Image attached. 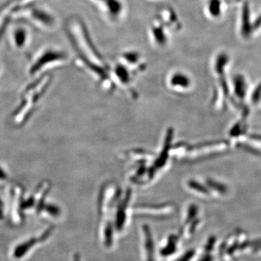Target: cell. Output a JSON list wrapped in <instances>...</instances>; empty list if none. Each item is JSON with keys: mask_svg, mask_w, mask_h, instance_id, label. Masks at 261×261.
Instances as JSON below:
<instances>
[{"mask_svg": "<svg viewBox=\"0 0 261 261\" xmlns=\"http://www.w3.org/2000/svg\"><path fill=\"white\" fill-rule=\"evenodd\" d=\"M70 42L77 53L80 65L89 70L97 79L106 84L113 85L109 68L92 41V37L84 23L74 19L67 27Z\"/></svg>", "mask_w": 261, "mask_h": 261, "instance_id": "obj_1", "label": "cell"}, {"mask_svg": "<svg viewBox=\"0 0 261 261\" xmlns=\"http://www.w3.org/2000/svg\"><path fill=\"white\" fill-rule=\"evenodd\" d=\"M181 28L177 18L168 10L161 9L152 20L150 36L152 41L158 47H165L168 41L169 31H177Z\"/></svg>", "mask_w": 261, "mask_h": 261, "instance_id": "obj_2", "label": "cell"}, {"mask_svg": "<svg viewBox=\"0 0 261 261\" xmlns=\"http://www.w3.org/2000/svg\"><path fill=\"white\" fill-rule=\"evenodd\" d=\"M66 55L63 52L57 51V50H47L37 60L31 68L32 74H35L40 69L44 68L45 65L53 62H61L65 60Z\"/></svg>", "mask_w": 261, "mask_h": 261, "instance_id": "obj_3", "label": "cell"}, {"mask_svg": "<svg viewBox=\"0 0 261 261\" xmlns=\"http://www.w3.org/2000/svg\"><path fill=\"white\" fill-rule=\"evenodd\" d=\"M113 19L119 17L123 12V3L120 0H93Z\"/></svg>", "mask_w": 261, "mask_h": 261, "instance_id": "obj_4", "label": "cell"}, {"mask_svg": "<svg viewBox=\"0 0 261 261\" xmlns=\"http://www.w3.org/2000/svg\"><path fill=\"white\" fill-rule=\"evenodd\" d=\"M31 17L36 21L45 27H52L55 24V19L51 14L43 9L34 7L31 10Z\"/></svg>", "mask_w": 261, "mask_h": 261, "instance_id": "obj_5", "label": "cell"}, {"mask_svg": "<svg viewBox=\"0 0 261 261\" xmlns=\"http://www.w3.org/2000/svg\"><path fill=\"white\" fill-rule=\"evenodd\" d=\"M27 40H28V33L24 28L19 27L15 30L13 32V41L16 47L22 48L24 47Z\"/></svg>", "mask_w": 261, "mask_h": 261, "instance_id": "obj_6", "label": "cell"}, {"mask_svg": "<svg viewBox=\"0 0 261 261\" xmlns=\"http://www.w3.org/2000/svg\"><path fill=\"white\" fill-rule=\"evenodd\" d=\"M170 83L174 88H178V86H180V88H186L189 86V80L186 76L177 73L170 79Z\"/></svg>", "mask_w": 261, "mask_h": 261, "instance_id": "obj_7", "label": "cell"}, {"mask_svg": "<svg viewBox=\"0 0 261 261\" xmlns=\"http://www.w3.org/2000/svg\"><path fill=\"white\" fill-rule=\"evenodd\" d=\"M209 11L213 16H219L220 13V2L219 0H210L209 2Z\"/></svg>", "mask_w": 261, "mask_h": 261, "instance_id": "obj_8", "label": "cell"}, {"mask_svg": "<svg viewBox=\"0 0 261 261\" xmlns=\"http://www.w3.org/2000/svg\"><path fill=\"white\" fill-rule=\"evenodd\" d=\"M146 235H147V248L148 251L149 261H153V243L151 235L148 229L146 228Z\"/></svg>", "mask_w": 261, "mask_h": 261, "instance_id": "obj_9", "label": "cell"}, {"mask_svg": "<svg viewBox=\"0 0 261 261\" xmlns=\"http://www.w3.org/2000/svg\"><path fill=\"white\" fill-rule=\"evenodd\" d=\"M174 240H175L174 237H171L170 239L169 244L162 250V254L164 256H169L175 251V241Z\"/></svg>", "mask_w": 261, "mask_h": 261, "instance_id": "obj_10", "label": "cell"}, {"mask_svg": "<svg viewBox=\"0 0 261 261\" xmlns=\"http://www.w3.org/2000/svg\"><path fill=\"white\" fill-rule=\"evenodd\" d=\"M112 235H113V230H112L111 225H107L105 229L106 244L107 246L111 245Z\"/></svg>", "mask_w": 261, "mask_h": 261, "instance_id": "obj_11", "label": "cell"}, {"mask_svg": "<svg viewBox=\"0 0 261 261\" xmlns=\"http://www.w3.org/2000/svg\"><path fill=\"white\" fill-rule=\"evenodd\" d=\"M193 255L194 251L188 252L186 254H185L184 256H183V257L181 258V259H180V260H179L178 261H188L189 260V259H191V258H192Z\"/></svg>", "mask_w": 261, "mask_h": 261, "instance_id": "obj_12", "label": "cell"}, {"mask_svg": "<svg viewBox=\"0 0 261 261\" xmlns=\"http://www.w3.org/2000/svg\"><path fill=\"white\" fill-rule=\"evenodd\" d=\"M211 259L210 257L205 258V259H202L201 261H211Z\"/></svg>", "mask_w": 261, "mask_h": 261, "instance_id": "obj_13", "label": "cell"}, {"mask_svg": "<svg viewBox=\"0 0 261 261\" xmlns=\"http://www.w3.org/2000/svg\"><path fill=\"white\" fill-rule=\"evenodd\" d=\"M74 261H80L78 255H76L75 260H74Z\"/></svg>", "mask_w": 261, "mask_h": 261, "instance_id": "obj_14", "label": "cell"}]
</instances>
